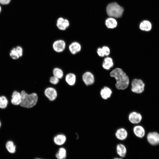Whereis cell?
<instances>
[{
    "label": "cell",
    "mask_w": 159,
    "mask_h": 159,
    "mask_svg": "<svg viewBox=\"0 0 159 159\" xmlns=\"http://www.w3.org/2000/svg\"><path fill=\"white\" fill-rule=\"evenodd\" d=\"M69 49L71 54H75L80 52L81 49V46L79 43L74 42L69 45Z\"/></svg>",
    "instance_id": "cell-14"
},
{
    "label": "cell",
    "mask_w": 159,
    "mask_h": 159,
    "mask_svg": "<svg viewBox=\"0 0 159 159\" xmlns=\"http://www.w3.org/2000/svg\"><path fill=\"white\" fill-rule=\"evenodd\" d=\"M60 24L66 29L69 26V23L68 21L66 19H64V21L62 23L60 24Z\"/></svg>",
    "instance_id": "cell-30"
},
{
    "label": "cell",
    "mask_w": 159,
    "mask_h": 159,
    "mask_svg": "<svg viewBox=\"0 0 159 159\" xmlns=\"http://www.w3.org/2000/svg\"><path fill=\"white\" fill-rule=\"evenodd\" d=\"M11 0H0V3L2 4L6 5L9 3Z\"/></svg>",
    "instance_id": "cell-31"
},
{
    "label": "cell",
    "mask_w": 159,
    "mask_h": 159,
    "mask_svg": "<svg viewBox=\"0 0 159 159\" xmlns=\"http://www.w3.org/2000/svg\"><path fill=\"white\" fill-rule=\"evenodd\" d=\"M55 156L57 159H65L67 156V151L63 147L60 148L56 153Z\"/></svg>",
    "instance_id": "cell-21"
},
{
    "label": "cell",
    "mask_w": 159,
    "mask_h": 159,
    "mask_svg": "<svg viewBox=\"0 0 159 159\" xmlns=\"http://www.w3.org/2000/svg\"><path fill=\"white\" fill-rule=\"evenodd\" d=\"M66 46V43L64 40L59 39L54 42L52 47L55 51L59 53L63 52Z\"/></svg>",
    "instance_id": "cell-12"
},
{
    "label": "cell",
    "mask_w": 159,
    "mask_h": 159,
    "mask_svg": "<svg viewBox=\"0 0 159 159\" xmlns=\"http://www.w3.org/2000/svg\"><path fill=\"white\" fill-rule=\"evenodd\" d=\"M82 80L84 84L87 86L93 85L95 81L94 75L89 71L86 72L83 74Z\"/></svg>",
    "instance_id": "cell-9"
},
{
    "label": "cell",
    "mask_w": 159,
    "mask_h": 159,
    "mask_svg": "<svg viewBox=\"0 0 159 159\" xmlns=\"http://www.w3.org/2000/svg\"><path fill=\"white\" fill-rule=\"evenodd\" d=\"M131 91L132 93L140 94L143 92L145 90V85L141 79L135 78L131 82Z\"/></svg>",
    "instance_id": "cell-4"
},
{
    "label": "cell",
    "mask_w": 159,
    "mask_h": 159,
    "mask_svg": "<svg viewBox=\"0 0 159 159\" xmlns=\"http://www.w3.org/2000/svg\"><path fill=\"white\" fill-rule=\"evenodd\" d=\"M114 64L112 59L110 57L107 56L104 59L102 66L104 69L109 70L113 66Z\"/></svg>",
    "instance_id": "cell-15"
},
{
    "label": "cell",
    "mask_w": 159,
    "mask_h": 159,
    "mask_svg": "<svg viewBox=\"0 0 159 159\" xmlns=\"http://www.w3.org/2000/svg\"><path fill=\"white\" fill-rule=\"evenodd\" d=\"M6 147L9 153H14L16 152V147L12 141H8L6 143Z\"/></svg>",
    "instance_id": "cell-22"
},
{
    "label": "cell",
    "mask_w": 159,
    "mask_h": 159,
    "mask_svg": "<svg viewBox=\"0 0 159 159\" xmlns=\"http://www.w3.org/2000/svg\"><path fill=\"white\" fill-rule=\"evenodd\" d=\"M35 159H42L39 158H35Z\"/></svg>",
    "instance_id": "cell-35"
},
{
    "label": "cell",
    "mask_w": 159,
    "mask_h": 159,
    "mask_svg": "<svg viewBox=\"0 0 159 159\" xmlns=\"http://www.w3.org/2000/svg\"><path fill=\"white\" fill-rule=\"evenodd\" d=\"M116 152L120 157L123 158L127 153V148L125 145L122 143L117 144L116 147Z\"/></svg>",
    "instance_id": "cell-13"
},
{
    "label": "cell",
    "mask_w": 159,
    "mask_h": 159,
    "mask_svg": "<svg viewBox=\"0 0 159 159\" xmlns=\"http://www.w3.org/2000/svg\"><path fill=\"white\" fill-rule=\"evenodd\" d=\"M53 74L54 76L59 79L63 77L64 73L62 70L60 68L56 67L53 70Z\"/></svg>",
    "instance_id": "cell-23"
},
{
    "label": "cell",
    "mask_w": 159,
    "mask_h": 159,
    "mask_svg": "<svg viewBox=\"0 0 159 159\" xmlns=\"http://www.w3.org/2000/svg\"><path fill=\"white\" fill-rule=\"evenodd\" d=\"M49 82L53 85H57L59 82V79L53 76L50 78Z\"/></svg>",
    "instance_id": "cell-27"
},
{
    "label": "cell",
    "mask_w": 159,
    "mask_h": 159,
    "mask_svg": "<svg viewBox=\"0 0 159 159\" xmlns=\"http://www.w3.org/2000/svg\"><path fill=\"white\" fill-rule=\"evenodd\" d=\"M21 100L20 104L22 107L29 108H32L37 104L38 97L35 93L27 94L25 91L22 90L21 92Z\"/></svg>",
    "instance_id": "cell-2"
},
{
    "label": "cell",
    "mask_w": 159,
    "mask_h": 159,
    "mask_svg": "<svg viewBox=\"0 0 159 159\" xmlns=\"http://www.w3.org/2000/svg\"><path fill=\"white\" fill-rule=\"evenodd\" d=\"M128 135L127 130L123 127H120L117 129L115 133V138L120 141L126 140Z\"/></svg>",
    "instance_id": "cell-6"
},
{
    "label": "cell",
    "mask_w": 159,
    "mask_h": 159,
    "mask_svg": "<svg viewBox=\"0 0 159 159\" xmlns=\"http://www.w3.org/2000/svg\"><path fill=\"white\" fill-rule=\"evenodd\" d=\"M8 101L6 97L4 96H0V108H6L8 104Z\"/></svg>",
    "instance_id": "cell-24"
},
{
    "label": "cell",
    "mask_w": 159,
    "mask_h": 159,
    "mask_svg": "<svg viewBox=\"0 0 159 159\" xmlns=\"http://www.w3.org/2000/svg\"><path fill=\"white\" fill-rule=\"evenodd\" d=\"M113 159H123L122 158H117V157H115L113 158Z\"/></svg>",
    "instance_id": "cell-33"
},
{
    "label": "cell",
    "mask_w": 159,
    "mask_h": 159,
    "mask_svg": "<svg viewBox=\"0 0 159 159\" xmlns=\"http://www.w3.org/2000/svg\"><path fill=\"white\" fill-rule=\"evenodd\" d=\"M16 50L18 53L20 57H21L23 55V50L22 48L20 46H18L15 48Z\"/></svg>",
    "instance_id": "cell-28"
},
{
    "label": "cell",
    "mask_w": 159,
    "mask_h": 159,
    "mask_svg": "<svg viewBox=\"0 0 159 159\" xmlns=\"http://www.w3.org/2000/svg\"><path fill=\"white\" fill-rule=\"evenodd\" d=\"M76 77L75 75L73 73L67 74L65 77V80L67 83L70 86L74 85L76 82Z\"/></svg>",
    "instance_id": "cell-20"
},
{
    "label": "cell",
    "mask_w": 159,
    "mask_h": 159,
    "mask_svg": "<svg viewBox=\"0 0 159 159\" xmlns=\"http://www.w3.org/2000/svg\"><path fill=\"white\" fill-rule=\"evenodd\" d=\"M44 94L46 97L51 101H54L57 96V90L52 87L47 88L44 90Z\"/></svg>",
    "instance_id": "cell-11"
},
{
    "label": "cell",
    "mask_w": 159,
    "mask_h": 159,
    "mask_svg": "<svg viewBox=\"0 0 159 159\" xmlns=\"http://www.w3.org/2000/svg\"><path fill=\"white\" fill-rule=\"evenodd\" d=\"M110 75L115 80V87L116 89L122 90L128 88L130 82L129 78L122 69L116 68L110 72Z\"/></svg>",
    "instance_id": "cell-1"
},
{
    "label": "cell",
    "mask_w": 159,
    "mask_h": 159,
    "mask_svg": "<svg viewBox=\"0 0 159 159\" xmlns=\"http://www.w3.org/2000/svg\"><path fill=\"white\" fill-rule=\"evenodd\" d=\"M10 55L11 58L14 59H16L19 57V55L16 50L15 48H13L11 50Z\"/></svg>",
    "instance_id": "cell-25"
},
{
    "label": "cell",
    "mask_w": 159,
    "mask_h": 159,
    "mask_svg": "<svg viewBox=\"0 0 159 159\" xmlns=\"http://www.w3.org/2000/svg\"><path fill=\"white\" fill-rule=\"evenodd\" d=\"M102 48L103 51L105 56H108L110 54V50L109 47L106 46H104Z\"/></svg>",
    "instance_id": "cell-26"
},
{
    "label": "cell",
    "mask_w": 159,
    "mask_h": 159,
    "mask_svg": "<svg viewBox=\"0 0 159 159\" xmlns=\"http://www.w3.org/2000/svg\"><path fill=\"white\" fill-rule=\"evenodd\" d=\"M1 122H0V127H1Z\"/></svg>",
    "instance_id": "cell-36"
},
{
    "label": "cell",
    "mask_w": 159,
    "mask_h": 159,
    "mask_svg": "<svg viewBox=\"0 0 159 159\" xmlns=\"http://www.w3.org/2000/svg\"><path fill=\"white\" fill-rule=\"evenodd\" d=\"M146 138L148 143L152 145H156L159 144V133L156 132H148Z\"/></svg>",
    "instance_id": "cell-7"
},
{
    "label": "cell",
    "mask_w": 159,
    "mask_h": 159,
    "mask_svg": "<svg viewBox=\"0 0 159 159\" xmlns=\"http://www.w3.org/2000/svg\"><path fill=\"white\" fill-rule=\"evenodd\" d=\"M106 12L108 16L113 18L121 17L124 11V9L116 2L108 4L106 7Z\"/></svg>",
    "instance_id": "cell-3"
},
{
    "label": "cell",
    "mask_w": 159,
    "mask_h": 159,
    "mask_svg": "<svg viewBox=\"0 0 159 159\" xmlns=\"http://www.w3.org/2000/svg\"><path fill=\"white\" fill-rule=\"evenodd\" d=\"M54 143L57 145L60 146L63 145L66 141V137L63 134L57 135L54 138Z\"/></svg>",
    "instance_id": "cell-17"
},
{
    "label": "cell",
    "mask_w": 159,
    "mask_h": 159,
    "mask_svg": "<svg viewBox=\"0 0 159 159\" xmlns=\"http://www.w3.org/2000/svg\"><path fill=\"white\" fill-rule=\"evenodd\" d=\"M127 118L130 123L135 125L140 123L143 119V116L139 112L133 111L128 114Z\"/></svg>",
    "instance_id": "cell-5"
},
{
    "label": "cell",
    "mask_w": 159,
    "mask_h": 159,
    "mask_svg": "<svg viewBox=\"0 0 159 159\" xmlns=\"http://www.w3.org/2000/svg\"><path fill=\"white\" fill-rule=\"evenodd\" d=\"M132 131L135 136L139 138H143L145 135V130L144 127L140 125H134Z\"/></svg>",
    "instance_id": "cell-8"
},
{
    "label": "cell",
    "mask_w": 159,
    "mask_h": 159,
    "mask_svg": "<svg viewBox=\"0 0 159 159\" xmlns=\"http://www.w3.org/2000/svg\"><path fill=\"white\" fill-rule=\"evenodd\" d=\"M64 19L62 18H59L57 21V24H60L62 23L64 21Z\"/></svg>",
    "instance_id": "cell-32"
},
{
    "label": "cell",
    "mask_w": 159,
    "mask_h": 159,
    "mask_svg": "<svg viewBox=\"0 0 159 159\" xmlns=\"http://www.w3.org/2000/svg\"><path fill=\"white\" fill-rule=\"evenodd\" d=\"M21 100V93L16 91H14L11 97V102L12 104L14 105H18L20 104Z\"/></svg>",
    "instance_id": "cell-16"
},
{
    "label": "cell",
    "mask_w": 159,
    "mask_h": 159,
    "mask_svg": "<svg viewBox=\"0 0 159 159\" xmlns=\"http://www.w3.org/2000/svg\"><path fill=\"white\" fill-rule=\"evenodd\" d=\"M1 6H0V13L1 11Z\"/></svg>",
    "instance_id": "cell-34"
},
{
    "label": "cell",
    "mask_w": 159,
    "mask_h": 159,
    "mask_svg": "<svg viewBox=\"0 0 159 159\" xmlns=\"http://www.w3.org/2000/svg\"><path fill=\"white\" fill-rule=\"evenodd\" d=\"M113 93L112 89L108 86H105L101 89L100 95L102 99L106 100L110 98Z\"/></svg>",
    "instance_id": "cell-10"
},
{
    "label": "cell",
    "mask_w": 159,
    "mask_h": 159,
    "mask_svg": "<svg viewBox=\"0 0 159 159\" xmlns=\"http://www.w3.org/2000/svg\"><path fill=\"white\" fill-rule=\"evenodd\" d=\"M139 27L141 31L149 32L150 31L152 28V25L149 21L144 20L140 23Z\"/></svg>",
    "instance_id": "cell-18"
},
{
    "label": "cell",
    "mask_w": 159,
    "mask_h": 159,
    "mask_svg": "<svg viewBox=\"0 0 159 159\" xmlns=\"http://www.w3.org/2000/svg\"><path fill=\"white\" fill-rule=\"evenodd\" d=\"M97 52L98 55L100 57H103L105 56L103 51L101 47H98L97 49Z\"/></svg>",
    "instance_id": "cell-29"
},
{
    "label": "cell",
    "mask_w": 159,
    "mask_h": 159,
    "mask_svg": "<svg viewBox=\"0 0 159 159\" xmlns=\"http://www.w3.org/2000/svg\"><path fill=\"white\" fill-rule=\"evenodd\" d=\"M105 25L108 28L113 29L117 26V23L115 18L110 17L107 19L105 20Z\"/></svg>",
    "instance_id": "cell-19"
}]
</instances>
